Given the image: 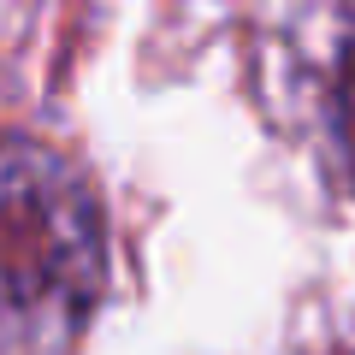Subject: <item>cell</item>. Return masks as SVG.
I'll return each mask as SVG.
<instances>
[{"label":"cell","mask_w":355,"mask_h":355,"mask_svg":"<svg viewBox=\"0 0 355 355\" xmlns=\"http://www.w3.org/2000/svg\"><path fill=\"white\" fill-rule=\"evenodd\" d=\"M107 279L101 207L65 154L6 148V355H71Z\"/></svg>","instance_id":"cell-1"},{"label":"cell","mask_w":355,"mask_h":355,"mask_svg":"<svg viewBox=\"0 0 355 355\" xmlns=\"http://www.w3.org/2000/svg\"><path fill=\"white\" fill-rule=\"evenodd\" d=\"M343 355H355V343H349V349H343Z\"/></svg>","instance_id":"cell-2"}]
</instances>
